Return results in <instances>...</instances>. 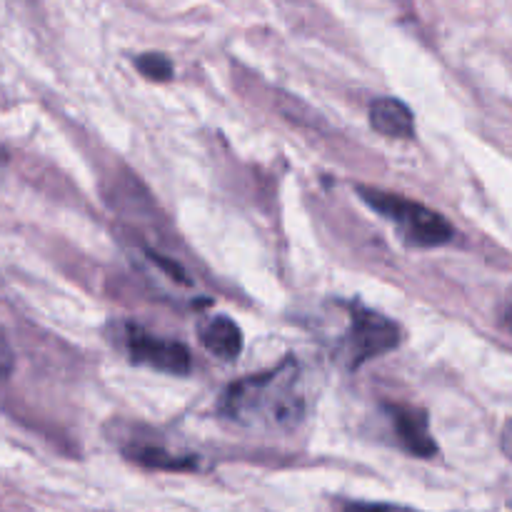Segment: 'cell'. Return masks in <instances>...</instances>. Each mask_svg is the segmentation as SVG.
Returning a JSON list of instances; mask_svg holds the SVG:
<instances>
[{
  "instance_id": "cell-12",
  "label": "cell",
  "mask_w": 512,
  "mask_h": 512,
  "mask_svg": "<svg viewBox=\"0 0 512 512\" xmlns=\"http://www.w3.org/2000/svg\"><path fill=\"white\" fill-rule=\"evenodd\" d=\"M500 323H503L505 330H510L512 333V305H508V308L503 310V315H500Z\"/></svg>"
},
{
  "instance_id": "cell-1",
  "label": "cell",
  "mask_w": 512,
  "mask_h": 512,
  "mask_svg": "<svg viewBox=\"0 0 512 512\" xmlns=\"http://www.w3.org/2000/svg\"><path fill=\"white\" fill-rule=\"evenodd\" d=\"M220 410L248 428L293 430L305 418L298 360L288 358L268 373L248 375L233 383L225 390Z\"/></svg>"
},
{
  "instance_id": "cell-2",
  "label": "cell",
  "mask_w": 512,
  "mask_h": 512,
  "mask_svg": "<svg viewBox=\"0 0 512 512\" xmlns=\"http://www.w3.org/2000/svg\"><path fill=\"white\" fill-rule=\"evenodd\" d=\"M358 195L370 208L385 215L415 248H440L455 238V228L443 215L425 208L423 203L405 198V195L385 193V190L365 188V185H360Z\"/></svg>"
},
{
  "instance_id": "cell-9",
  "label": "cell",
  "mask_w": 512,
  "mask_h": 512,
  "mask_svg": "<svg viewBox=\"0 0 512 512\" xmlns=\"http://www.w3.org/2000/svg\"><path fill=\"white\" fill-rule=\"evenodd\" d=\"M135 65H138L140 73L148 80H158V83H165V80L173 78V63L165 58L163 53H143L135 58Z\"/></svg>"
},
{
  "instance_id": "cell-7",
  "label": "cell",
  "mask_w": 512,
  "mask_h": 512,
  "mask_svg": "<svg viewBox=\"0 0 512 512\" xmlns=\"http://www.w3.org/2000/svg\"><path fill=\"white\" fill-rule=\"evenodd\" d=\"M200 343L215 358L235 360L243 350V333L228 315H218V318H210L208 323L200 325Z\"/></svg>"
},
{
  "instance_id": "cell-5",
  "label": "cell",
  "mask_w": 512,
  "mask_h": 512,
  "mask_svg": "<svg viewBox=\"0 0 512 512\" xmlns=\"http://www.w3.org/2000/svg\"><path fill=\"white\" fill-rule=\"evenodd\" d=\"M393 428L398 433V440L403 448L415 458H433L438 453L433 435H430L428 413L420 408H410V405H390L388 408Z\"/></svg>"
},
{
  "instance_id": "cell-4",
  "label": "cell",
  "mask_w": 512,
  "mask_h": 512,
  "mask_svg": "<svg viewBox=\"0 0 512 512\" xmlns=\"http://www.w3.org/2000/svg\"><path fill=\"white\" fill-rule=\"evenodd\" d=\"M123 340L135 365H148L170 375L190 373V353L178 340H165L133 323L125 325Z\"/></svg>"
},
{
  "instance_id": "cell-6",
  "label": "cell",
  "mask_w": 512,
  "mask_h": 512,
  "mask_svg": "<svg viewBox=\"0 0 512 512\" xmlns=\"http://www.w3.org/2000/svg\"><path fill=\"white\" fill-rule=\"evenodd\" d=\"M370 125L380 135L410 140L415 135V120L408 105L398 98H378L370 105Z\"/></svg>"
},
{
  "instance_id": "cell-11",
  "label": "cell",
  "mask_w": 512,
  "mask_h": 512,
  "mask_svg": "<svg viewBox=\"0 0 512 512\" xmlns=\"http://www.w3.org/2000/svg\"><path fill=\"white\" fill-rule=\"evenodd\" d=\"M345 512H390V508H383V505H363V503H355L348 505Z\"/></svg>"
},
{
  "instance_id": "cell-8",
  "label": "cell",
  "mask_w": 512,
  "mask_h": 512,
  "mask_svg": "<svg viewBox=\"0 0 512 512\" xmlns=\"http://www.w3.org/2000/svg\"><path fill=\"white\" fill-rule=\"evenodd\" d=\"M125 455H128L133 463L143 465V468L150 470H193L198 465V460L193 455H178L170 453V450L160 448V445H133V448H125Z\"/></svg>"
},
{
  "instance_id": "cell-10",
  "label": "cell",
  "mask_w": 512,
  "mask_h": 512,
  "mask_svg": "<svg viewBox=\"0 0 512 512\" xmlns=\"http://www.w3.org/2000/svg\"><path fill=\"white\" fill-rule=\"evenodd\" d=\"M500 448H503V453L512 460V420L505 423L503 435H500Z\"/></svg>"
},
{
  "instance_id": "cell-3",
  "label": "cell",
  "mask_w": 512,
  "mask_h": 512,
  "mask_svg": "<svg viewBox=\"0 0 512 512\" xmlns=\"http://www.w3.org/2000/svg\"><path fill=\"white\" fill-rule=\"evenodd\" d=\"M400 345V328L385 315L365 308V305H350V328L345 333L343 353L350 368H360L368 360L380 358Z\"/></svg>"
}]
</instances>
